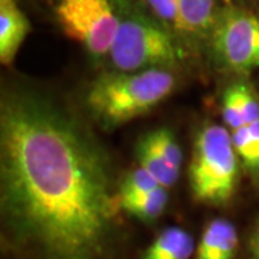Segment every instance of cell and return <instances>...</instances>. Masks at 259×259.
<instances>
[{
  "label": "cell",
  "instance_id": "obj_3",
  "mask_svg": "<svg viewBox=\"0 0 259 259\" xmlns=\"http://www.w3.org/2000/svg\"><path fill=\"white\" fill-rule=\"evenodd\" d=\"M189 185L196 203L210 207L231 203L239 186V157L229 130L207 125L199 131L189 167Z\"/></svg>",
  "mask_w": 259,
  "mask_h": 259
},
{
  "label": "cell",
  "instance_id": "obj_15",
  "mask_svg": "<svg viewBox=\"0 0 259 259\" xmlns=\"http://www.w3.org/2000/svg\"><path fill=\"white\" fill-rule=\"evenodd\" d=\"M147 137L171 166L177 168V170L182 168L183 153H182V148L179 146L175 134L170 130L157 128L151 131L150 134H147Z\"/></svg>",
  "mask_w": 259,
  "mask_h": 259
},
{
  "label": "cell",
  "instance_id": "obj_4",
  "mask_svg": "<svg viewBox=\"0 0 259 259\" xmlns=\"http://www.w3.org/2000/svg\"><path fill=\"white\" fill-rule=\"evenodd\" d=\"M110 56L117 71L137 72L176 65L185 51L166 29L146 19L128 18L121 20Z\"/></svg>",
  "mask_w": 259,
  "mask_h": 259
},
{
  "label": "cell",
  "instance_id": "obj_17",
  "mask_svg": "<svg viewBox=\"0 0 259 259\" xmlns=\"http://www.w3.org/2000/svg\"><path fill=\"white\" fill-rule=\"evenodd\" d=\"M222 117L225 124L229 127V130L241 128L245 125L243 121V115H242V110L236 94L233 91L232 85L223 93L222 97Z\"/></svg>",
  "mask_w": 259,
  "mask_h": 259
},
{
  "label": "cell",
  "instance_id": "obj_13",
  "mask_svg": "<svg viewBox=\"0 0 259 259\" xmlns=\"http://www.w3.org/2000/svg\"><path fill=\"white\" fill-rule=\"evenodd\" d=\"M232 143L238 157L243 163V166L249 170L255 177H259V151L255 143L252 141L248 125L241 128L232 130Z\"/></svg>",
  "mask_w": 259,
  "mask_h": 259
},
{
  "label": "cell",
  "instance_id": "obj_14",
  "mask_svg": "<svg viewBox=\"0 0 259 259\" xmlns=\"http://www.w3.org/2000/svg\"><path fill=\"white\" fill-rule=\"evenodd\" d=\"M158 187L161 186L157 180L151 175H148L143 167L139 166V168L127 173L122 179V182L118 185V196L120 199L141 196V194L154 192Z\"/></svg>",
  "mask_w": 259,
  "mask_h": 259
},
{
  "label": "cell",
  "instance_id": "obj_9",
  "mask_svg": "<svg viewBox=\"0 0 259 259\" xmlns=\"http://www.w3.org/2000/svg\"><path fill=\"white\" fill-rule=\"evenodd\" d=\"M194 236L182 226H166L153 238L137 259H193Z\"/></svg>",
  "mask_w": 259,
  "mask_h": 259
},
{
  "label": "cell",
  "instance_id": "obj_16",
  "mask_svg": "<svg viewBox=\"0 0 259 259\" xmlns=\"http://www.w3.org/2000/svg\"><path fill=\"white\" fill-rule=\"evenodd\" d=\"M232 88L236 94L238 102L241 105L245 125H249L259 120V100L252 85L245 81H239V82L232 83Z\"/></svg>",
  "mask_w": 259,
  "mask_h": 259
},
{
  "label": "cell",
  "instance_id": "obj_6",
  "mask_svg": "<svg viewBox=\"0 0 259 259\" xmlns=\"http://www.w3.org/2000/svg\"><path fill=\"white\" fill-rule=\"evenodd\" d=\"M214 52L228 69L249 74L259 68V16L241 9L222 12L212 29Z\"/></svg>",
  "mask_w": 259,
  "mask_h": 259
},
{
  "label": "cell",
  "instance_id": "obj_20",
  "mask_svg": "<svg viewBox=\"0 0 259 259\" xmlns=\"http://www.w3.org/2000/svg\"><path fill=\"white\" fill-rule=\"evenodd\" d=\"M248 130H249L250 139L255 143V146H256V148H258L259 151V120L249 124V125H248Z\"/></svg>",
  "mask_w": 259,
  "mask_h": 259
},
{
  "label": "cell",
  "instance_id": "obj_2",
  "mask_svg": "<svg viewBox=\"0 0 259 259\" xmlns=\"http://www.w3.org/2000/svg\"><path fill=\"white\" fill-rule=\"evenodd\" d=\"M175 88L176 76L167 68L118 71L94 79L85 102L95 121L112 128L150 112L167 100Z\"/></svg>",
  "mask_w": 259,
  "mask_h": 259
},
{
  "label": "cell",
  "instance_id": "obj_8",
  "mask_svg": "<svg viewBox=\"0 0 259 259\" xmlns=\"http://www.w3.org/2000/svg\"><path fill=\"white\" fill-rule=\"evenodd\" d=\"M30 32V22L16 0H0V62L12 65Z\"/></svg>",
  "mask_w": 259,
  "mask_h": 259
},
{
  "label": "cell",
  "instance_id": "obj_1",
  "mask_svg": "<svg viewBox=\"0 0 259 259\" xmlns=\"http://www.w3.org/2000/svg\"><path fill=\"white\" fill-rule=\"evenodd\" d=\"M110 158L79 120L26 90L0 102L2 259H127Z\"/></svg>",
  "mask_w": 259,
  "mask_h": 259
},
{
  "label": "cell",
  "instance_id": "obj_7",
  "mask_svg": "<svg viewBox=\"0 0 259 259\" xmlns=\"http://www.w3.org/2000/svg\"><path fill=\"white\" fill-rule=\"evenodd\" d=\"M241 235L228 218H213L203 226L196 243L193 259H236L241 250Z\"/></svg>",
  "mask_w": 259,
  "mask_h": 259
},
{
  "label": "cell",
  "instance_id": "obj_18",
  "mask_svg": "<svg viewBox=\"0 0 259 259\" xmlns=\"http://www.w3.org/2000/svg\"><path fill=\"white\" fill-rule=\"evenodd\" d=\"M150 9L166 26L180 32V18L176 0H146Z\"/></svg>",
  "mask_w": 259,
  "mask_h": 259
},
{
  "label": "cell",
  "instance_id": "obj_19",
  "mask_svg": "<svg viewBox=\"0 0 259 259\" xmlns=\"http://www.w3.org/2000/svg\"><path fill=\"white\" fill-rule=\"evenodd\" d=\"M243 259H259V219L253 223L243 246Z\"/></svg>",
  "mask_w": 259,
  "mask_h": 259
},
{
  "label": "cell",
  "instance_id": "obj_10",
  "mask_svg": "<svg viewBox=\"0 0 259 259\" xmlns=\"http://www.w3.org/2000/svg\"><path fill=\"white\" fill-rule=\"evenodd\" d=\"M168 199V189L158 187L150 193L120 199V204L127 218H133L144 225H154L164 216Z\"/></svg>",
  "mask_w": 259,
  "mask_h": 259
},
{
  "label": "cell",
  "instance_id": "obj_11",
  "mask_svg": "<svg viewBox=\"0 0 259 259\" xmlns=\"http://www.w3.org/2000/svg\"><path fill=\"white\" fill-rule=\"evenodd\" d=\"M180 32L189 35H207L212 32L216 13L214 0H176Z\"/></svg>",
  "mask_w": 259,
  "mask_h": 259
},
{
  "label": "cell",
  "instance_id": "obj_5",
  "mask_svg": "<svg viewBox=\"0 0 259 259\" xmlns=\"http://www.w3.org/2000/svg\"><path fill=\"white\" fill-rule=\"evenodd\" d=\"M55 15L65 35L90 54H110L121 23L110 0H56Z\"/></svg>",
  "mask_w": 259,
  "mask_h": 259
},
{
  "label": "cell",
  "instance_id": "obj_12",
  "mask_svg": "<svg viewBox=\"0 0 259 259\" xmlns=\"http://www.w3.org/2000/svg\"><path fill=\"white\" fill-rule=\"evenodd\" d=\"M136 156L139 160V166L143 167L148 175L154 177L161 187L171 189L176 185L180 170L175 168L163 157V154L148 140L147 136L139 141L136 148Z\"/></svg>",
  "mask_w": 259,
  "mask_h": 259
}]
</instances>
